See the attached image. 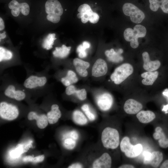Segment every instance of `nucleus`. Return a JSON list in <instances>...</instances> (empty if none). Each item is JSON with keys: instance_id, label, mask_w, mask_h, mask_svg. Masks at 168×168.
<instances>
[{"instance_id": "nucleus-1", "label": "nucleus", "mask_w": 168, "mask_h": 168, "mask_svg": "<svg viewBox=\"0 0 168 168\" xmlns=\"http://www.w3.org/2000/svg\"><path fill=\"white\" fill-rule=\"evenodd\" d=\"M146 33V29L144 26L137 24L134 27L133 29L130 28L126 29L124 32V37L126 41L130 42L131 47L135 49L139 46L138 38L144 37Z\"/></svg>"}, {"instance_id": "nucleus-2", "label": "nucleus", "mask_w": 168, "mask_h": 168, "mask_svg": "<svg viewBox=\"0 0 168 168\" xmlns=\"http://www.w3.org/2000/svg\"><path fill=\"white\" fill-rule=\"evenodd\" d=\"M101 140L103 146L107 148L115 149L119 144V136L118 130L114 128L107 127L103 130Z\"/></svg>"}, {"instance_id": "nucleus-3", "label": "nucleus", "mask_w": 168, "mask_h": 168, "mask_svg": "<svg viewBox=\"0 0 168 168\" xmlns=\"http://www.w3.org/2000/svg\"><path fill=\"white\" fill-rule=\"evenodd\" d=\"M133 68L129 63H124L116 68L110 76V79L114 83L119 85L124 81L133 73Z\"/></svg>"}, {"instance_id": "nucleus-4", "label": "nucleus", "mask_w": 168, "mask_h": 168, "mask_svg": "<svg viewBox=\"0 0 168 168\" xmlns=\"http://www.w3.org/2000/svg\"><path fill=\"white\" fill-rule=\"evenodd\" d=\"M122 10L124 14L129 16L131 21L133 23H140L145 17L143 12L133 3L128 2L124 3Z\"/></svg>"}, {"instance_id": "nucleus-5", "label": "nucleus", "mask_w": 168, "mask_h": 168, "mask_svg": "<svg viewBox=\"0 0 168 168\" xmlns=\"http://www.w3.org/2000/svg\"><path fill=\"white\" fill-rule=\"evenodd\" d=\"M121 151L129 158H133L138 156L141 152L142 147L140 144L133 145L131 144L129 138L125 137L122 139L120 145Z\"/></svg>"}, {"instance_id": "nucleus-6", "label": "nucleus", "mask_w": 168, "mask_h": 168, "mask_svg": "<svg viewBox=\"0 0 168 168\" xmlns=\"http://www.w3.org/2000/svg\"><path fill=\"white\" fill-rule=\"evenodd\" d=\"M19 114L17 107L5 102L0 104V115L2 118L9 120L16 119Z\"/></svg>"}, {"instance_id": "nucleus-7", "label": "nucleus", "mask_w": 168, "mask_h": 168, "mask_svg": "<svg viewBox=\"0 0 168 168\" xmlns=\"http://www.w3.org/2000/svg\"><path fill=\"white\" fill-rule=\"evenodd\" d=\"M46 12L61 16L63 13V9L60 2L58 0H47L44 4Z\"/></svg>"}, {"instance_id": "nucleus-8", "label": "nucleus", "mask_w": 168, "mask_h": 168, "mask_svg": "<svg viewBox=\"0 0 168 168\" xmlns=\"http://www.w3.org/2000/svg\"><path fill=\"white\" fill-rule=\"evenodd\" d=\"M97 104L101 110L105 111L112 107L113 99L112 95L108 93H104L99 95L96 100Z\"/></svg>"}, {"instance_id": "nucleus-9", "label": "nucleus", "mask_w": 168, "mask_h": 168, "mask_svg": "<svg viewBox=\"0 0 168 168\" xmlns=\"http://www.w3.org/2000/svg\"><path fill=\"white\" fill-rule=\"evenodd\" d=\"M108 71V66L106 62L102 58L97 59L94 63L92 69V75L99 77L105 75Z\"/></svg>"}, {"instance_id": "nucleus-10", "label": "nucleus", "mask_w": 168, "mask_h": 168, "mask_svg": "<svg viewBox=\"0 0 168 168\" xmlns=\"http://www.w3.org/2000/svg\"><path fill=\"white\" fill-rule=\"evenodd\" d=\"M47 79L45 77H38L32 75L25 80L24 85L26 88L33 89L45 85Z\"/></svg>"}, {"instance_id": "nucleus-11", "label": "nucleus", "mask_w": 168, "mask_h": 168, "mask_svg": "<svg viewBox=\"0 0 168 168\" xmlns=\"http://www.w3.org/2000/svg\"><path fill=\"white\" fill-rule=\"evenodd\" d=\"M141 103L135 100L130 99L125 102L124 109L125 112L128 114H135L138 113L142 108Z\"/></svg>"}, {"instance_id": "nucleus-12", "label": "nucleus", "mask_w": 168, "mask_h": 168, "mask_svg": "<svg viewBox=\"0 0 168 168\" xmlns=\"http://www.w3.org/2000/svg\"><path fill=\"white\" fill-rule=\"evenodd\" d=\"M143 61V68L147 71H153L157 69L160 66L161 63L158 60H151L148 53L144 52L142 54Z\"/></svg>"}, {"instance_id": "nucleus-13", "label": "nucleus", "mask_w": 168, "mask_h": 168, "mask_svg": "<svg viewBox=\"0 0 168 168\" xmlns=\"http://www.w3.org/2000/svg\"><path fill=\"white\" fill-rule=\"evenodd\" d=\"M112 159L107 153H103L93 162L92 167L94 168H110L111 167Z\"/></svg>"}, {"instance_id": "nucleus-14", "label": "nucleus", "mask_w": 168, "mask_h": 168, "mask_svg": "<svg viewBox=\"0 0 168 168\" xmlns=\"http://www.w3.org/2000/svg\"><path fill=\"white\" fill-rule=\"evenodd\" d=\"M73 63L77 72L80 76L82 77L87 76L88 73L87 69L90 66L89 63L76 58L73 59Z\"/></svg>"}, {"instance_id": "nucleus-15", "label": "nucleus", "mask_w": 168, "mask_h": 168, "mask_svg": "<svg viewBox=\"0 0 168 168\" xmlns=\"http://www.w3.org/2000/svg\"><path fill=\"white\" fill-rule=\"evenodd\" d=\"M5 95L7 96L17 100H23L26 97V94L23 91L18 90L16 91L14 86L9 85L4 91Z\"/></svg>"}, {"instance_id": "nucleus-16", "label": "nucleus", "mask_w": 168, "mask_h": 168, "mask_svg": "<svg viewBox=\"0 0 168 168\" xmlns=\"http://www.w3.org/2000/svg\"><path fill=\"white\" fill-rule=\"evenodd\" d=\"M28 119L29 120H36L38 127L41 129L44 128L48 124L47 116L44 114L38 115L35 112L31 111L28 114Z\"/></svg>"}, {"instance_id": "nucleus-17", "label": "nucleus", "mask_w": 168, "mask_h": 168, "mask_svg": "<svg viewBox=\"0 0 168 168\" xmlns=\"http://www.w3.org/2000/svg\"><path fill=\"white\" fill-rule=\"evenodd\" d=\"M155 132L153 134V137L155 140H158L160 146L162 148L168 147V138L160 127H157L155 129Z\"/></svg>"}, {"instance_id": "nucleus-18", "label": "nucleus", "mask_w": 168, "mask_h": 168, "mask_svg": "<svg viewBox=\"0 0 168 168\" xmlns=\"http://www.w3.org/2000/svg\"><path fill=\"white\" fill-rule=\"evenodd\" d=\"M62 115L58 106L57 104L53 105L51 107V110L47 114V117L49 123L51 124L57 123Z\"/></svg>"}, {"instance_id": "nucleus-19", "label": "nucleus", "mask_w": 168, "mask_h": 168, "mask_svg": "<svg viewBox=\"0 0 168 168\" xmlns=\"http://www.w3.org/2000/svg\"><path fill=\"white\" fill-rule=\"evenodd\" d=\"M149 7L153 11H157L160 7L162 11L166 13H168V0H149Z\"/></svg>"}, {"instance_id": "nucleus-20", "label": "nucleus", "mask_w": 168, "mask_h": 168, "mask_svg": "<svg viewBox=\"0 0 168 168\" xmlns=\"http://www.w3.org/2000/svg\"><path fill=\"white\" fill-rule=\"evenodd\" d=\"M122 49H119L117 52L115 51L113 49L106 50L105 52V54L108 60L111 62L119 63L123 60V58L120 54L123 52Z\"/></svg>"}, {"instance_id": "nucleus-21", "label": "nucleus", "mask_w": 168, "mask_h": 168, "mask_svg": "<svg viewBox=\"0 0 168 168\" xmlns=\"http://www.w3.org/2000/svg\"><path fill=\"white\" fill-rule=\"evenodd\" d=\"M136 117L140 122L147 124L153 121L155 118L156 115L152 111L142 110L137 114Z\"/></svg>"}, {"instance_id": "nucleus-22", "label": "nucleus", "mask_w": 168, "mask_h": 168, "mask_svg": "<svg viewBox=\"0 0 168 168\" xmlns=\"http://www.w3.org/2000/svg\"><path fill=\"white\" fill-rule=\"evenodd\" d=\"M159 72L157 71H148L142 73L141 77L143 78L142 83L145 85H152L158 77Z\"/></svg>"}, {"instance_id": "nucleus-23", "label": "nucleus", "mask_w": 168, "mask_h": 168, "mask_svg": "<svg viewBox=\"0 0 168 168\" xmlns=\"http://www.w3.org/2000/svg\"><path fill=\"white\" fill-rule=\"evenodd\" d=\"M163 159V154L160 151H154L149 160L146 164H149L154 168L157 167Z\"/></svg>"}, {"instance_id": "nucleus-24", "label": "nucleus", "mask_w": 168, "mask_h": 168, "mask_svg": "<svg viewBox=\"0 0 168 168\" xmlns=\"http://www.w3.org/2000/svg\"><path fill=\"white\" fill-rule=\"evenodd\" d=\"M78 79L75 73L69 70L68 71L66 76L61 79V82L64 86H68L77 82Z\"/></svg>"}, {"instance_id": "nucleus-25", "label": "nucleus", "mask_w": 168, "mask_h": 168, "mask_svg": "<svg viewBox=\"0 0 168 168\" xmlns=\"http://www.w3.org/2000/svg\"><path fill=\"white\" fill-rule=\"evenodd\" d=\"M55 49V50L53 53L54 56L60 58H64L69 54L71 47H67L65 45L63 44L61 47H56Z\"/></svg>"}, {"instance_id": "nucleus-26", "label": "nucleus", "mask_w": 168, "mask_h": 168, "mask_svg": "<svg viewBox=\"0 0 168 168\" xmlns=\"http://www.w3.org/2000/svg\"><path fill=\"white\" fill-rule=\"evenodd\" d=\"M72 118L74 122L77 124L83 125L86 124L87 119L84 114L79 110H75L72 114Z\"/></svg>"}, {"instance_id": "nucleus-27", "label": "nucleus", "mask_w": 168, "mask_h": 168, "mask_svg": "<svg viewBox=\"0 0 168 168\" xmlns=\"http://www.w3.org/2000/svg\"><path fill=\"white\" fill-rule=\"evenodd\" d=\"M90 46V43L86 41H84L82 44L78 46L77 48L76 51L79 58H83L87 56V53L86 49L89 48Z\"/></svg>"}, {"instance_id": "nucleus-28", "label": "nucleus", "mask_w": 168, "mask_h": 168, "mask_svg": "<svg viewBox=\"0 0 168 168\" xmlns=\"http://www.w3.org/2000/svg\"><path fill=\"white\" fill-rule=\"evenodd\" d=\"M54 33L49 34L44 39L42 44V47L44 49L49 50L53 47L54 40L56 39Z\"/></svg>"}, {"instance_id": "nucleus-29", "label": "nucleus", "mask_w": 168, "mask_h": 168, "mask_svg": "<svg viewBox=\"0 0 168 168\" xmlns=\"http://www.w3.org/2000/svg\"><path fill=\"white\" fill-rule=\"evenodd\" d=\"M25 152L22 144H19L16 146V148L11 150L9 152L10 156L13 158H16L20 156L22 153Z\"/></svg>"}, {"instance_id": "nucleus-30", "label": "nucleus", "mask_w": 168, "mask_h": 168, "mask_svg": "<svg viewBox=\"0 0 168 168\" xmlns=\"http://www.w3.org/2000/svg\"><path fill=\"white\" fill-rule=\"evenodd\" d=\"M12 57V52L4 48L0 47V62L3 60H9L11 59Z\"/></svg>"}, {"instance_id": "nucleus-31", "label": "nucleus", "mask_w": 168, "mask_h": 168, "mask_svg": "<svg viewBox=\"0 0 168 168\" xmlns=\"http://www.w3.org/2000/svg\"><path fill=\"white\" fill-rule=\"evenodd\" d=\"M63 145L64 147L67 149L69 150L72 149L75 147L76 145V140L70 137H69V138H67L63 141Z\"/></svg>"}, {"instance_id": "nucleus-32", "label": "nucleus", "mask_w": 168, "mask_h": 168, "mask_svg": "<svg viewBox=\"0 0 168 168\" xmlns=\"http://www.w3.org/2000/svg\"><path fill=\"white\" fill-rule=\"evenodd\" d=\"M81 109L90 120L93 121L95 119V116L91 111L88 105L85 104L83 105Z\"/></svg>"}, {"instance_id": "nucleus-33", "label": "nucleus", "mask_w": 168, "mask_h": 168, "mask_svg": "<svg viewBox=\"0 0 168 168\" xmlns=\"http://www.w3.org/2000/svg\"><path fill=\"white\" fill-rule=\"evenodd\" d=\"M77 10L79 13H86L89 16L91 15L93 12L90 6L86 3L81 5L78 8Z\"/></svg>"}, {"instance_id": "nucleus-34", "label": "nucleus", "mask_w": 168, "mask_h": 168, "mask_svg": "<svg viewBox=\"0 0 168 168\" xmlns=\"http://www.w3.org/2000/svg\"><path fill=\"white\" fill-rule=\"evenodd\" d=\"M21 13L25 16L29 14L30 11V7L29 4L26 2H21L20 5Z\"/></svg>"}, {"instance_id": "nucleus-35", "label": "nucleus", "mask_w": 168, "mask_h": 168, "mask_svg": "<svg viewBox=\"0 0 168 168\" xmlns=\"http://www.w3.org/2000/svg\"><path fill=\"white\" fill-rule=\"evenodd\" d=\"M75 94H76L77 97L80 100H84L86 98V91L85 89L78 90H76Z\"/></svg>"}, {"instance_id": "nucleus-36", "label": "nucleus", "mask_w": 168, "mask_h": 168, "mask_svg": "<svg viewBox=\"0 0 168 168\" xmlns=\"http://www.w3.org/2000/svg\"><path fill=\"white\" fill-rule=\"evenodd\" d=\"M60 16L56 14H49L47 15L46 18L48 21L54 23H57L60 21Z\"/></svg>"}, {"instance_id": "nucleus-37", "label": "nucleus", "mask_w": 168, "mask_h": 168, "mask_svg": "<svg viewBox=\"0 0 168 168\" xmlns=\"http://www.w3.org/2000/svg\"><path fill=\"white\" fill-rule=\"evenodd\" d=\"M99 19V16L96 13L93 12L89 16V21L92 23L95 24L97 23Z\"/></svg>"}, {"instance_id": "nucleus-38", "label": "nucleus", "mask_w": 168, "mask_h": 168, "mask_svg": "<svg viewBox=\"0 0 168 168\" xmlns=\"http://www.w3.org/2000/svg\"><path fill=\"white\" fill-rule=\"evenodd\" d=\"M77 89L73 85H71L67 86L65 92L66 94L68 96L75 94Z\"/></svg>"}, {"instance_id": "nucleus-39", "label": "nucleus", "mask_w": 168, "mask_h": 168, "mask_svg": "<svg viewBox=\"0 0 168 168\" xmlns=\"http://www.w3.org/2000/svg\"><path fill=\"white\" fill-rule=\"evenodd\" d=\"M11 10V13L13 16L15 17L18 16L21 12L20 5L19 7L14 8Z\"/></svg>"}, {"instance_id": "nucleus-40", "label": "nucleus", "mask_w": 168, "mask_h": 168, "mask_svg": "<svg viewBox=\"0 0 168 168\" xmlns=\"http://www.w3.org/2000/svg\"><path fill=\"white\" fill-rule=\"evenodd\" d=\"M68 134L71 137L76 140L78 138V134L77 132L75 130L72 131L68 133Z\"/></svg>"}, {"instance_id": "nucleus-41", "label": "nucleus", "mask_w": 168, "mask_h": 168, "mask_svg": "<svg viewBox=\"0 0 168 168\" xmlns=\"http://www.w3.org/2000/svg\"><path fill=\"white\" fill-rule=\"evenodd\" d=\"M44 155L38 156L34 157L33 162L38 163L42 162L44 160Z\"/></svg>"}, {"instance_id": "nucleus-42", "label": "nucleus", "mask_w": 168, "mask_h": 168, "mask_svg": "<svg viewBox=\"0 0 168 168\" xmlns=\"http://www.w3.org/2000/svg\"><path fill=\"white\" fill-rule=\"evenodd\" d=\"M89 15L86 13H83L82 16L81 18V21L82 23H86L89 21Z\"/></svg>"}, {"instance_id": "nucleus-43", "label": "nucleus", "mask_w": 168, "mask_h": 168, "mask_svg": "<svg viewBox=\"0 0 168 168\" xmlns=\"http://www.w3.org/2000/svg\"><path fill=\"white\" fill-rule=\"evenodd\" d=\"M68 168H83L82 165L79 163H75L69 166Z\"/></svg>"}, {"instance_id": "nucleus-44", "label": "nucleus", "mask_w": 168, "mask_h": 168, "mask_svg": "<svg viewBox=\"0 0 168 168\" xmlns=\"http://www.w3.org/2000/svg\"><path fill=\"white\" fill-rule=\"evenodd\" d=\"M34 157L31 156H26L23 158V160L25 162H33Z\"/></svg>"}, {"instance_id": "nucleus-45", "label": "nucleus", "mask_w": 168, "mask_h": 168, "mask_svg": "<svg viewBox=\"0 0 168 168\" xmlns=\"http://www.w3.org/2000/svg\"><path fill=\"white\" fill-rule=\"evenodd\" d=\"M5 27L4 22L2 18H0V30H3Z\"/></svg>"}, {"instance_id": "nucleus-46", "label": "nucleus", "mask_w": 168, "mask_h": 168, "mask_svg": "<svg viewBox=\"0 0 168 168\" xmlns=\"http://www.w3.org/2000/svg\"><path fill=\"white\" fill-rule=\"evenodd\" d=\"M119 168H134V166L131 165L125 164L119 166Z\"/></svg>"}, {"instance_id": "nucleus-47", "label": "nucleus", "mask_w": 168, "mask_h": 168, "mask_svg": "<svg viewBox=\"0 0 168 168\" xmlns=\"http://www.w3.org/2000/svg\"><path fill=\"white\" fill-rule=\"evenodd\" d=\"M161 168H168V160H166L161 165Z\"/></svg>"}, {"instance_id": "nucleus-48", "label": "nucleus", "mask_w": 168, "mask_h": 168, "mask_svg": "<svg viewBox=\"0 0 168 168\" xmlns=\"http://www.w3.org/2000/svg\"><path fill=\"white\" fill-rule=\"evenodd\" d=\"M6 32L4 31L2 33H0V41L1 39H3L5 38L6 36V34H5Z\"/></svg>"}, {"instance_id": "nucleus-49", "label": "nucleus", "mask_w": 168, "mask_h": 168, "mask_svg": "<svg viewBox=\"0 0 168 168\" xmlns=\"http://www.w3.org/2000/svg\"><path fill=\"white\" fill-rule=\"evenodd\" d=\"M83 13H79L77 15V17L78 18L81 19Z\"/></svg>"}, {"instance_id": "nucleus-50", "label": "nucleus", "mask_w": 168, "mask_h": 168, "mask_svg": "<svg viewBox=\"0 0 168 168\" xmlns=\"http://www.w3.org/2000/svg\"><path fill=\"white\" fill-rule=\"evenodd\" d=\"M66 10H67L66 9H65V11H66Z\"/></svg>"}]
</instances>
